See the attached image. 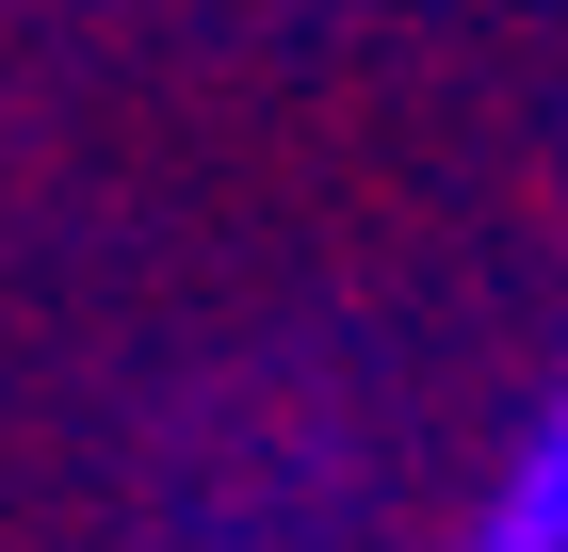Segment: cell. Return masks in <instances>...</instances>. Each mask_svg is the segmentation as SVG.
Here are the masks:
<instances>
[{"label": "cell", "mask_w": 568, "mask_h": 552, "mask_svg": "<svg viewBox=\"0 0 568 552\" xmlns=\"http://www.w3.org/2000/svg\"><path fill=\"white\" fill-rule=\"evenodd\" d=\"M487 552H568V407H552V439L520 455V488L487 504Z\"/></svg>", "instance_id": "6da1fadb"}]
</instances>
